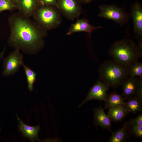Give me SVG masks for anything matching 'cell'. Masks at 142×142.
Instances as JSON below:
<instances>
[{"label":"cell","mask_w":142,"mask_h":142,"mask_svg":"<svg viewBox=\"0 0 142 142\" xmlns=\"http://www.w3.org/2000/svg\"><path fill=\"white\" fill-rule=\"evenodd\" d=\"M8 22L10 29L9 46L28 54H35L43 47L47 31L35 21L19 12L12 14Z\"/></svg>","instance_id":"1"},{"label":"cell","mask_w":142,"mask_h":142,"mask_svg":"<svg viewBox=\"0 0 142 142\" xmlns=\"http://www.w3.org/2000/svg\"><path fill=\"white\" fill-rule=\"evenodd\" d=\"M142 50L132 40L125 38L116 41L108 53L113 60L129 69L142 57Z\"/></svg>","instance_id":"2"},{"label":"cell","mask_w":142,"mask_h":142,"mask_svg":"<svg viewBox=\"0 0 142 142\" xmlns=\"http://www.w3.org/2000/svg\"><path fill=\"white\" fill-rule=\"evenodd\" d=\"M100 80L114 88L121 85L129 76V70L113 60H106L98 69Z\"/></svg>","instance_id":"3"},{"label":"cell","mask_w":142,"mask_h":142,"mask_svg":"<svg viewBox=\"0 0 142 142\" xmlns=\"http://www.w3.org/2000/svg\"><path fill=\"white\" fill-rule=\"evenodd\" d=\"M32 17L39 26L47 31L57 28L62 22L61 13L53 6L39 5Z\"/></svg>","instance_id":"4"},{"label":"cell","mask_w":142,"mask_h":142,"mask_svg":"<svg viewBox=\"0 0 142 142\" xmlns=\"http://www.w3.org/2000/svg\"><path fill=\"white\" fill-rule=\"evenodd\" d=\"M99 17L113 20L120 25L128 20L127 14L122 9L114 5L103 4L99 6Z\"/></svg>","instance_id":"5"},{"label":"cell","mask_w":142,"mask_h":142,"mask_svg":"<svg viewBox=\"0 0 142 142\" xmlns=\"http://www.w3.org/2000/svg\"><path fill=\"white\" fill-rule=\"evenodd\" d=\"M18 49H15L3 58L2 75L7 77L13 75L19 70L23 63V56Z\"/></svg>","instance_id":"6"},{"label":"cell","mask_w":142,"mask_h":142,"mask_svg":"<svg viewBox=\"0 0 142 142\" xmlns=\"http://www.w3.org/2000/svg\"><path fill=\"white\" fill-rule=\"evenodd\" d=\"M57 8L61 14L71 21L79 17L82 11L77 0H57Z\"/></svg>","instance_id":"7"},{"label":"cell","mask_w":142,"mask_h":142,"mask_svg":"<svg viewBox=\"0 0 142 142\" xmlns=\"http://www.w3.org/2000/svg\"><path fill=\"white\" fill-rule=\"evenodd\" d=\"M108 84L98 80L90 88L86 98L79 105L80 107L87 102L93 99L105 101L107 94L106 92L109 88Z\"/></svg>","instance_id":"8"},{"label":"cell","mask_w":142,"mask_h":142,"mask_svg":"<svg viewBox=\"0 0 142 142\" xmlns=\"http://www.w3.org/2000/svg\"><path fill=\"white\" fill-rule=\"evenodd\" d=\"M131 11L134 31L141 39L142 37V6L141 4L138 2H135L131 5Z\"/></svg>","instance_id":"9"},{"label":"cell","mask_w":142,"mask_h":142,"mask_svg":"<svg viewBox=\"0 0 142 142\" xmlns=\"http://www.w3.org/2000/svg\"><path fill=\"white\" fill-rule=\"evenodd\" d=\"M102 27L100 26L96 27L92 25L85 19H79L72 24L67 32V34L70 35L74 33L81 32L90 34L94 31Z\"/></svg>","instance_id":"10"},{"label":"cell","mask_w":142,"mask_h":142,"mask_svg":"<svg viewBox=\"0 0 142 142\" xmlns=\"http://www.w3.org/2000/svg\"><path fill=\"white\" fill-rule=\"evenodd\" d=\"M104 109L101 106L96 108H93L94 124L112 132L111 130V120L109 116L105 113Z\"/></svg>","instance_id":"11"},{"label":"cell","mask_w":142,"mask_h":142,"mask_svg":"<svg viewBox=\"0 0 142 142\" xmlns=\"http://www.w3.org/2000/svg\"><path fill=\"white\" fill-rule=\"evenodd\" d=\"M16 5L19 12L29 17L32 16L40 4L38 0H18Z\"/></svg>","instance_id":"12"},{"label":"cell","mask_w":142,"mask_h":142,"mask_svg":"<svg viewBox=\"0 0 142 142\" xmlns=\"http://www.w3.org/2000/svg\"><path fill=\"white\" fill-rule=\"evenodd\" d=\"M139 77L128 76L121 85L122 95L126 100L135 96L138 86Z\"/></svg>","instance_id":"13"},{"label":"cell","mask_w":142,"mask_h":142,"mask_svg":"<svg viewBox=\"0 0 142 142\" xmlns=\"http://www.w3.org/2000/svg\"><path fill=\"white\" fill-rule=\"evenodd\" d=\"M111 137L109 140L110 142H122L128 139L131 135L128 122L124 123L123 126L115 131L112 132Z\"/></svg>","instance_id":"14"},{"label":"cell","mask_w":142,"mask_h":142,"mask_svg":"<svg viewBox=\"0 0 142 142\" xmlns=\"http://www.w3.org/2000/svg\"><path fill=\"white\" fill-rule=\"evenodd\" d=\"M19 127L20 130L26 137L32 141L38 139V135L39 130V126H31L25 124L17 116Z\"/></svg>","instance_id":"15"},{"label":"cell","mask_w":142,"mask_h":142,"mask_svg":"<svg viewBox=\"0 0 142 142\" xmlns=\"http://www.w3.org/2000/svg\"><path fill=\"white\" fill-rule=\"evenodd\" d=\"M125 99L122 95L113 92L107 94L105 101L104 109H110L124 105Z\"/></svg>","instance_id":"16"},{"label":"cell","mask_w":142,"mask_h":142,"mask_svg":"<svg viewBox=\"0 0 142 142\" xmlns=\"http://www.w3.org/2000/svg\"><path fill=\"white\" fill-rule=\"evenodd\" d=\"M109 109L108 115L111 121L114 123L121 121L129 113L124 105L117 106Z\"/></svg>","instance_id":"17"},{"label":"cell","mask_w":142,"mask_h":142,"mask_svg":"<svg viewBox=\"0 0 142 142\" xmlns=\"http://www.w3.org/2000/svg\"><path fill=\"white\" fill-rule=\"evenodd\" d=\"M142 103L134 96L126 100L124 106L129 112L135 113L138 111L141 112Z\"/></svg>","instance_id":"18"},{"label":"cell","mask_w":142,"mask_h":142,"mask_svg":"<svg viewBox=\"0 0 142 142\" xmlns=\"http://www.w3.org/2000/svg\"><path fill=\"white\" fill-rule=\"evenodd\" d=\"M22 66L23 68L28 83V88L30 91L33 89V84L36 80V73L24 62Z\"/></svg>","instance_id":"19"},{"label":"cell","mask_w":142,"mask_h":142,"mask_svg":"<svg viewBox=\"0 0 142 142\" xmlns=\"http://www.w3.org/2000/svg\"><path fill=\"white\" fill-rule=\"evenodd\" d=\"M129 76L142 77V63L137 61L133 64L129 68Z\"/></svg>","instance_id":"20"},{"label":"cell","mask_w":142,"mask_h":142,"mask_svg":"<svg viewBox=\"0 0 142 142\" xmlns=\"http://www.w3.org/2000/svg\"><path fill=\"white\" fill-rule=\"evenodd\" d=\"M16 9V5L9 0H0V13L6 10L13 11Z\"/></svg>","instance_id":"21"},{"label":"cell","mask_w":142,"mask_h":142,"mask_svg":"<svg viewBox=\"0 0 142 142\" xmlns=\"http://www.w3.org/2000/svg\"><path fill=\"white\" fill-rule=\"evenodd\" d=\"M129 128L131 135H133L135 138H142V126L129 124Z\"/></svg>","instance_id":"22"},{"label":"cell","mask_w":142,"mask_h":142,"mask_svg":"<svg viewBox=\"0 0 142 142\" xmlns=\"http://www.w3.org/2000/svg\"><path fill=\"white\" fill-rule=\"evenodd\" d=\"M135 96L142 103V77H139L138 86Z\"/></svg>","instance_id":"23"},{"label":"cell","mask_w":142,"mask_h":142,"mask_svg":"<svg viewBox=\"0 0 142 142\" xmlns=\"http://www.w3.org/2000/svg\"><path fill=\"white\" fill-rule=\"evenodd\" d=\"M128 122L130 125H135L142 126V113L141 112L136 118L131 119Z\"/></svg>","instance_id":"24"},{"label":"cell","mask_w":142,"mask_h":142,"mask_svg":"<svg viewBox=\"0 0 142 142\" xmlns=\"http://www.w3.org/2000/svg\"><path fill=\"white\" fill-rule=\"evenodd\" d=\"M40 5L51 6L57 8V0H38Z\"/></svg>","instance_id":"25"},{"label":"cell","mask_w":142,"mask_h":142,"mask_svg":"<svg viewBox=\"0 0 142 142\" xmlns=\"http://www.w3.org/2000/svg\"><path fill=\"white\" fill-rule=\"evenodd\" d=\"M80 3H88L94 0H77Z\"/></svg>","instance_id":"26"},{"label":"cell","mask_w":142,"mask_h":142,"mask_svg":"<svg viewBox=\"0 0 142 142\" xmlns=\"http://www.w3.org/2000/svg\"><path fill=\"white\" fill-rule=\"evenodd\" d=\"M6 47H5L3 49L2 51V52L0 53V60L2 58H3V56L4 55L6 50Z\"/></svg>","instance_id":"27"},{"label":"cell","mask_w":142,"mask_h":142,"mask_svg":"<svg viewBox=\"0 0 142 142\" xmlns=\"http://www.w3.org/2000/svg\"><path fill=\"white\" fill-rule=\"evenodd\" d=\"M9 0L11 1L13 3L16 5L17 2L18 0Z\"/></svg>","instance_id":"28"}]
</instances>
